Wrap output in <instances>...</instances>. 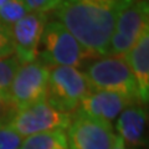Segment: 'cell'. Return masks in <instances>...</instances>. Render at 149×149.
<instances>
[{"instance_id":"cell-20","label":"cell","mask_w":149,"mask_h":149,"mask_svg":"<svg viewBox=\"0 0 149 149\" xmlns=\"http://www.w3.org/2000/svg\"><path fill=\"white\" fill-rule=\"evenodd\" d=\"M112 149H127V146H125L124 142L122 141V138L117 136V138H116L114 144H113V147H112Z\"/></svg>"},{"instance_id":"cell-22","label":"cell","mask_w":149,"mask_h":149,"mask_svg":"<svg viewBox=\"0 0 149 149\" xmlns=\"http://www.w3.org/2000/svg\"><path fill=\"white\" fill-rule=\"evenodd\" d=\"M127 149H136V148H127Z\"/></svg>"},{"instance_id":"cell-4","label":"cell","mask_w":149,"mask_h":149,"mask_svg":"<svg viewBox=\"0 0 149 149\" xmlns=\"http://www.w3.org/2000/svg\"><path fill=\"white\" fill-rule=\"evenodd\" d=\"M91 91L92 87L86 74L78 68L50 67L45 101L56 111L72 114Z\"/></svg>"},{"instance_id":"cell-2","label":"cell","mask_w":149,"mask_h":149,"mask_svg":"<svg viewBox=\"0 0 149 149\" xmlns=\"http://www.w3.org/2000/svg\"><path fill=\"white\" fill-rule=\"evenodd\" d=\"M37 57L49 67L78 68L97 56L83 47L60 21L51 20L45 25Z\"/></svg>"},{"instance_id":"cell-12","label":"cell","mask_w":149,"mask_h":149,"mask_svg":"<svg viewBox=\"0 0 149 149\" xmlns=\"http://www.w3.org/2000/svg\"><path fill=\"white\" fill-rule=\"evenodd\" d=\"M124 60L137 81L142 103L146 104L149 98V27L127 52Z\"/></svg>"},{"instance_id":"cell-1","label":"cell","mask_w":149,"mask_h":149,"mask_svg":"<svg viewBox=\"0 0 149 149\" xmlns=\"http://www.w3.org/2000/svg\"><path fill=\"white\" fill-rule=\"evenodd\" d=\"M137 0H61L54 9L56 20L87 51L106 56L117 17Z\"/></svg>"},{"instance_id":"cell-8","label":"cell","mask_w":149,"mask_h":149,"mask_svg":"<svg viewBox=\"0 0 149 149\" xmlns=\"http://www.w3.org/2000/svg\"><path fill=\"white\" fill-rule=\"evenodd\" d=\"M71 119L72 114L58 112L46 101H41L17 111L8 128L16 132L20 137H29L56 129L65 130L71 123Z\"/></svg>"},{"instance_id":"cell-17","label":"cell","mask_w":149,"mask_h":149,"mask_svg":"<svg viewBox=\"0 0 149 149\" xmlns=\"http://www.w3.org/2000/svg\"><path fill=\"white\" fill-rule=\"evenodd\" d=\"M21 142L22 137L13 129L8 127L0 128V149H19Z\"/></svg>"},{"instance_id":"cell-11","label":"cell","mask_w":149,"mask_h":149,"mask_svg":"<svg viewBox=\"0 0 149 149\" xmlns=\"http://www.w3.org/2000/svg\"><path fill=\"white\" fill-rule=\"evenodd\" d=\"M147 109L142 103H130L116 119V130L130 148L147 144Z\"/></svg>"},{"instance_id":"cell-6","label":"cell","mask_w":149,"mask_h":149,"mask_svg":"<svg viewBox=\"0 0 149 149\" xmlns=\"http://www.w3.org/2000/svg\"><path fill=\"white\" fill-rule=\"evenodd\" d=\"M148 27V0H137L128 5L118 15L106 56H116V57L125 56Z\"/></svg>"},{"instance_id":"cell-13","label":"cell","mask_w":149,"mask_h":149,"mask_svg":"<svg viewBox=\"0 0 149 149\" xmlns=\"http://www.w3.org/2000/svg\"><path fill=\"white\" fill-rule=\"evenodd\" d=\"M19 149H68L66 133L62 129L32 134L22 139Z\"/></svg>"},{"instance_id":"cell-10","label":"cell","mask_w":149,"mask_h":149,"mask_svg":"<svg viewBox=\"0 0 149 149\" xmlns=\"http://www.w3.org/2000/svg\"><path fill=\"white\" fill-rule=\"evenodd\" d=\"M130 103L133 102L118 93L92 90L81 101L76 112L112 124L120 112Z\"/></svg>"},{"instance_id":"cell-16","label":"cell","mask_w":149,"mask_h":149,"mask_svg":"<svg viewBox=\"0 0 149 149\" xmlns=\"http://www.w3.org/2000/svg\"><path fill=\"white\" fill-rule=\"evenodd\" d=\"M16 113L17 109L9 100L8 95H0V128L9 127Z\"/></svg>"},{"instance_id":"cell-7","label":"cell","mask_w":149,"mask_h":149,"mask_svg":"<svg viewBox=\"0 0 149 149\" xmlns=\"http://www.w3.org/2000/svg\"><path fill=\"white\" fill-rule=\"evenodd\" d=\"M116 136L113 125L74 111L67 127L68 149H112Z\"/></svg>"},{"instance_id":"cell-15","label":"cell","mask_w":149,"mask_h":149,"mask_svg":"<svg viewBox=\"0 0 149 149\" xmlns=\"http://www.w3.org/2000/svg\"><path fill=\"white\" fill-rule=\"evenodd\" d=\"M20 62L15 56L0 58V95H8L9 87L17 71Z\"/></svg>"},{"instance_id":"cell-14","label":"cell","mask_w":149,"mask_h":149,"mask_svg":"<svg viewBox=\"0 0 149 149\" xmlns=\"http://www.w3.org/2000/svg\"><path fill=\"white\" fill-rule=\"evenodd\" d=\"M29 13L30 10L24 0H10L0 8V24L11 29L14 24Z\"/></svg>"},{"instance_id":"cell-19","label":"cell","mask_w":149,"mask_h":149,"mask_svg":"<svg viewBox=\"0 0 149 149\" xmlns=\"http://www.w3.org/2000/svg\"><path fill=\"white\" fill-rule=\"evenodd\" d=\"M61 0H24L30 11L36 13H49L60 4Z\"/></svg>"},{"instance_id":"cell-3","label":"cell","mask_w":149,"mask_h":149,"mask_svg":"<svg viewBox=\"0 0 149 149\" xmlns=\"http://www.w3.org/2000/svg\"><path fill=\"white\" fill-rule=\"evenodd\" d=\"M83 73L92 90L114 92L133 103H142L137 81L124 57L104 56L93 60L86 65V71Z\"/></svg>"},{"instance_id":"cell-18","label":"cell","mask_w":149,"mask_h":149,"mask_svg":"<svg viewBox=\"0 0 149 149\" xmlns=\"http://www.w3.org/2000/svg\"><path fill=\"white\" fill-rule=\"evenodd\" d=\"M14 56V44L11 31L0 24V58H8Z\"/></svg>"},{"instance_id":"cell-21","label":"cell","mask_w":149,"mask_h":149,"mask_svg":"<svg viewBox=\"0 0 149 149\" xmlns=\"http://www.w3.org/2000/svg\"><path fill=\"white\" fill-rule=\"evenodd\" d=\"M8 1H10V0H0V8H1L4 4H6Z\"/></svg>"},{"instance_id":"cell-9","label":"cell","mask_w":149,"mask_h":149,"mask_svg":"<svg viewBox=\"0 0 149 149\" xmlns=\"http://www.w3.org/2000/svg\"><path fill=\"white\" fill-rule=\"evenodd\" d=\"M47 19L45 13L30 11L10 29L14 54L20 65L32 62L37 58L41 36Z\"/></svg>"},{"instance_id":"cell-5","label":"cell","mask_w":149,"mask_h":149,"mask_svg":"<svg viewBox=\"0 0 149 149\" xmlns=\"http://www.w3.org/2000/svg\"><path fill=\"white\" fill-rule=\"evenodd\" d=\"M50 67L40 58L20 65L8 91V97L17 111L45 101Z\"/></svg>"}]
</instances>
